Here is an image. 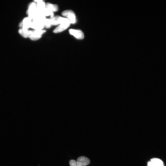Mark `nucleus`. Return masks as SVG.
<instances>
[{
    "label": "nucleus",
    "instance_id": "1",
    "mask_svg": "<svg viewBox=\"0 0 166 166\" xmlns=\"http://www.w3.org/2000/svg\"><path fill=\"white\" fill-rule=\"evenodd\" d=\"M28 14L29 17L33 20L37 17L39 13L36 7V4L35 3L33 2L30 5L28 11Z\"/></svg>",
    "mask_w": 166,
    "mask_h": 166
},
{
    "label": "nucleus",
    "instance_id": "2",
    "mask_svg": "<svg viewBox=\"0 0 166 166\" xmlns=\"http://www.w3.org/2000/svg\"><path fill=\"white\" fill-rule=\"evenodd\" d=\"M63 16L68 18L71 24H74L76 22V19L75 13L71 10H67L62 13Z\"/></svg>",
    "mask_w": 166,
    "mask_h": 166
},
{
    "label": "nucleus",
    "instance_id": "3",
    "mask_svg": "<svg viewBox=\"0 0 166 166\" xmlns=\"http://www.w3.org/2000/svg\"><path fill=\"white\" fill-rule=\"evenodd\" d=\"M46 32L45 30H32V33L29 36V38L33 40H36L42 37V35Z\"/></svg>",
    "mask_w": 166,
    "mask_h": 166
},
{
    "label": "nucleus",
    "instance_id": "4",
    "mask_svg": "<svg viewBox=\"0 0 166 166\" xmlns=\"http://www.w3.org/2000/svg\"><path fill=\"white\" fill-rule=\"evenodd\" d=\"M69 33L71 35H73L77 39H82L84 37V33L80 30L71 29L69 30Z\"/></svg>",
    "mask_w": 166,
    "mask_h": 166
},
{
    "label": "nucleus",
    "instance_id": "5",
    "mask_svg": "<svg viewBox=\"0 0 166 166\" xmlns=\"http://www.w3.org/2000/svg\"><path fill=\"white\" fill-rule=\"evenodd\" d=\"M90 163L89 158L84 156H81L77 159L76 164L77 166H86Z\"/></svg>",
    "mask_w": 166,
    "mask_h": 166
},
{
    "label": "nucleus",
    "instance_id": "6",
    "mask_svg": "<svg viewBox=\"0 0 166 166\" xmlns=\"http://www.w3.org/2000/svg\"><path fill=\"white\" fill-rule=\"evenodd\" d=\"M33 20L29 17L26 18L24 19L23 22L20 23V26L23 27V29H28V28H30L33 21Z\"/></svg>",
    "mask_w": 166,
    "mask_h": 166
},
{
    "label": "nucleus",
    "instance_id": "7",
    "mask_svg": "<svg viewBox=\"0 0 166 166\" xmlns=\"http://www.w3.org/2000/svg\"><path fill=\"white\" fill-rule=\"evenodd\" d=\"M44 27V24L36 19L33 20L30 28L35 30H42Z\"/></svg>",
    "mask_w": 166,
    "mask_h": 166
},
{
    "label": "nucleus",
    "instance_id": "8",
    "mask_svg": "<svg viewBox=\"0 0 166 166\" xmlns=\"http://www.w3.org/2000/svg\"><path fill=\"white\" fill-rule=\"evenodd\" d=\"M70 23L60 24L58 27L54 30L53 32L55 33H57L63 32L70 26Z\"/></svg>",
    "mask_w": 166,
    "mask_h": 166
},
{
    "label": "nucleus",
    "instance_id": "9",
    "mask_svg": "<svg viewBox=\"0 0 166 166\" xmlns=\"http://www.w3.org/2000/svg\"><path fill=\"white\" fill-rule=\"evenodd\" d=\"M46 8L49 10V11L53 12L57 11L58 10V7L57 5L53 4L50 3H48L46 4Z\"/></svg>",
    "mask_w": 166,
    "mask_h": 166
},
{
    "label": "nucleus",
    "instance_id": "10",
    "mask_svg": "<svg viewBox=\"0 0 166 166\" xmlns=\"http://www.w3.org/2000/svg\"><path fill=\"white\" fill-rule=\"evenodd\" d=\"M37 2L36 4L37 9L39 12L42 11L46 8V4L44 2L42 1H35Z\"/></svg>",
    "mask_w": 166,
    "mask_h": 166
},
{
    "label": "nucleus",
    "instance_id": "11",
    "mask_svg": "<svg viewBox=\"0 0 166 166\" xmlns=\"http://www.w3.org/2000/svg\"><path fill=\"white\" fill-rule=\"evenodd\" d=\"M60 17L59 16H56L51 19L52 25L56 26L60 24L59 19Z\"/></svg>",
    "mask_w": 166,
    "mask_h": 166
},
{
    "label": "nucleus",
    "instance_id": "12",
    "mask_svg": "<svg viewBox=\"0 0 166 166\" xmlns=\"http://www.w3.org/2000/svg\"><path fill=\"white\" fill-rule=\"evenodd\" d=\"M151 161L153 162L156 166L163 165V163L162 161L158 158H153L151 159Z\"/></svg>",
    "mask_w": 166,
    "mask_h": 166
},
{
    "label": "nucleus",
    "instance_id": "13",
    "mask_svg": "<svg viewBox=\"0 0 166 166\" xmlns=\"http://www.w3.org/2000/svg\"><path fill=\"white\" fill-rule=\"evenodd\" d=\"M52 25L51 19H46L44 22V27L46 28H49Z\"/></svg>",
    "mask_w": 166,
    "mask_h": 166
},
{
    "label": "nucleus",
    "instance_id": "14",
    "mask_svg": "<svg viewBox=\"0 0 166 166\" xmlns=\"http://www.w3.org/2000/svg\"><path fill=\"white\" fill-rule=\"evenodd\" d=\"M69 164L70 166H77L76 162L75 160H71L69 161Z\"/></svg>",
    "mask_w": 166,
    "mask_h": 166
},
{
    "label": "nucleus",
    "instance_id": "15",
    "mask_svg": "<svg viewBox=\"0 0 166 166\" xmlns=\"http://www.w3.org/2000/svg\"><path fill=\"white\" fill-rule=\"evenodd\" d=\"M148 166H156V165L151 161L148 163Z\"/></svg>",
    "mask_w": 166,
    "mask_h": 166
},
{
    "label": "nucleus",
    "instance_id": "16",
    "mask_svg": "<svg viewBox=\"0 0 166 166\" xmlns=\"http://www.w3.org/2000/svg\"><path fill=\"white\" fill-rule=\"evenodd\" d=\"M160 166H164L163 165H162Z\"/></svg>",
    "mask_w": 166,
    "mask_h": 166
}]
</instances>
